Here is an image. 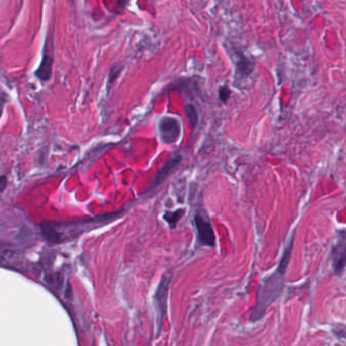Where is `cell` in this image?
<instances>
[{
  "label": "cell",
  "instance_id": "1",
  "mask_svg": "<svg viewBox=\"0 0 346 346\" xmlns=\"http://www.w3.org/2000/svg\"><path fill=\"white\" fill-rule=\"evenodd\" d=\"M290 250L291 245H289V247L284 251L276 271L263 280L258 291L256 306L251 315V321H257L261 319L264 316L268 306L280 296L283 288L284 273L289 261Z\"/></svg>",
  "mask_w": 346,
  "mask_h": 346
},
{
  "label": "cell",
  "instance_id": "2",
  "mask_svg": "<svg viewBox=\"0 0 346 346\" xmlns=\"http://www.w3.org/2000/svg\"><path fill=\"white\" fill-rule=\"evenodd\" d=\"M160 139L165 144H173L177 142L181 135V124L179 120L173 116H162L157 124Z\"/></svg>",
  "mask_w": 346,
  "mask_h": 346
},
{
  "label": "cell",
  "instance_id": "3",
  "mask_svg": "<svg viewBox=\"0 0 346 346\" xmlns=\"http://www.w3.org/2000/svg\"><path fill=\"white\" fill-rule=\"evenodd\" d=\"M171 281V277L164 275L160 280L158 287L155 293V301H156V310L158 312V324H159V331L161 330L164 317L166 315V308H167V297L169 291V284Z\"/></svg>",
  "mask_w": 346,
  "mask_h": 346
},
{
  "label": "cell",
  "instance_id": "4",
  "mask_svg": "<svg viewBox=\"0 0 346 346\" xmlns=\"http://www.w3.org/2000/svg\"><path fill=\"white\" fill-rule=\"evenodd\" d=\"M194 224L197 233L198 242L201 245L214 247L215 245V235L213 229L209 222L205 221L202 217L196 214L194 217Z\"/></svg>",
  "mask_w": 346,
  "mask_h": 346
},
{
  "label": "cell",
  "instance_id": "5",
  "mask_svg": "<svg viewBox=\"0 0 346 346\" xmlns=\"http://www.w3.org/2000/svg\"><path fill=\"white\" fill-rule=\"evenodd\" d=\"M332 266L337 274H340L346 266V236L338 239L331 251Z\"/></svg>",
  "mask_w": 346,
  "mask_h": 346
},
{
  "label": "cell",
  "instance_id": "6",
  "mask_svg": "<svg viewBox=\"0 0 346 346\" xmlns=\"http://www.w3.org/2000/svg\"><path fill=\"white\" fill-rule=\"evenodd\" d=\"M52 64H53V57L51 53V48L48 47V42L46 41L45 49H44V56H42L40 65L35 72V75L39 80L48 81L50 79L51 73H52Z\"/></svg>",
  "mask_w": 346,
  "mask_h": 346
},
{
  "label": "cell",
  "instance_id": "7",
  "mask_svg": "<svg viewBox=\"0 0 346 346\" xmlns=\"http://www.w3.org/2000/svg\"><path fill=\"white\" fill-rule=\"evenodd\" d=\"M181 159H182V157H181L180 155H177V156L171 158L170 160H168V161L166 162V164L157 172L156 177L154 178V180L152 181V183H151L150 186H149V190H152V189H154L156 186H158V185L167 177V175L169 174V172H170L176 165H178V163L181 161Z\"/></svg>",
  "mask_w": 346,
  "mask_h": 346
},
{
  "label": "cell",
  "instance_id": "8",
  "mask_svg": "<svg viewBox=\"0 0 346 346\" xmlns=\"http://www.w3.org/2000/svg\"><path fill=\"white\" fill-rule=\"evenodd\" d=\"M41 234L47 242L51 244H57L63 241V236L60 232L56 230V228L51 224L41 225Z\"/></svg>",
  "mask_w": 346,
  "mask_h": 346
},
{
  "label": "cell",
  "instance_id": "9",
  "mask_svg": "<svg viewBox=\"0 0 346 346\" xmlns=\"http://www.w3.org/2000/svg\"><path fill=\"white\" fill-rule=\"evenodd\" d=\"M254 69V63L247 56L241 55L237 60V72L241 76H248Z\"/></svg>",
  "mask_w": 346,
  "mask_h": 346
},
{
  "label": "cell",
  "instance_id": "10",
  "mask_svg": "<svg viewBox=\"0 0 346 346\" xmlns=\"http://www.w3.org/2000/svg\"><path fill=\"white\" fill-rule=\"evenodd\" d=\"M184 112L185 115L187 117L189 126L191 127V129L195 128L198 124V120H199V116H198V112L196 107L191 104V103H187L184 105Z\"/></svg>",
  "mask_w": 346,
  "mask_h": 346
},
{
  "label": "cell",
  "instance_id": "11",
  "mask_svg": "<svg viewBox=\"0 0 346 346\" xmlns=\"http://www.w3.org/2000/svg\"><path fill=\"white\" fill-rule=\"evenodd\" d=\"M184 209H176L174 211H166L164 214V219L166 220V222L169 224V226L171 228H175L176 224L179 222V220L181 219V217L183 215Z\"/></svg>",
  "mask_w": 346,
  "mask_h": 346
},
{
  "label": "cell",
  "instance_id": "12",
  "mask_svg": "<svg viewBox=\"0 0 346 346\" xmlns=\"http://www.w3.org/2000/svg\"><path fill=\"white\" fill-rule=\"evenodd\" d=\"M61 276L59 273H51V274H47L45 276V281L46 283L51 286V287H60L61 285Z\"/></svg>",
  "mask_w": 346,
  "mask_h": 346
},
{
  "label": "cell",
  "instance_id": "13",
  "mask_svg": "<svg viewBox=\"0 0 346 346\" xmlns=\"http://www.w3.org/2000/svg\"><path fill=\"white\" fill-rule=\"evenodd\" d=\"M231 95V90L227 87V86H223L220 88L219 90V98L223 101V102H227L229 97Z\"/></svg>",
  "mask_w": 346,
  "mask_h": 346
},
{
  "label": "cell",
  "instance_id": "14",
  "mask_svg": "<svg viewBox=\"0 0 346 346\" xmlns=\"http://www.w3.org/2000/svg\"><path fill=\"white\" fill-rule=\"evenodd\" d=\"M120 71H121V68H119V67H114L113 69H111V71L109 73V83L113 82V80L118 76Z\"/></svg>",
  "mask_w": 346,
  "mask_h": 346
},
{
  "label": "cell",
  "instance_id": "15",
  "mask_svg": "<svg viewBox=\"0 0 346 346\" xmlns=\"http://www.w3.org/2000/svg\"><path fill=\"white\" fill-rule=\"evenodd\" d=\"M6 184H7V179L5 176H0V193L5 189L6 187Z\"/></svg>",
  "mask_w": 346,
  "mask_h": 346
}]
</instances>
